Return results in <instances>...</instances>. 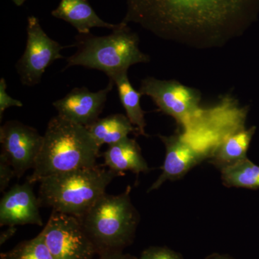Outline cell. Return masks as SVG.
<instances>
[{"label": "cell", "instance_id": "obj_22", "mask_svg": "<svg viewBox=\"0 0 259 259\" xmlns=\"http://www.w3.org/2000/svg\"><path fill=\"white\" fill-rule=\"evenodd\" d=\"M23 102L13 98L7 93V83L5 78L0 79V120H3L5 110L11 107H21Z\"/></svg>", "mask_w": 259, "mask_h": 259}, {"label": "cell", "instance_id": "obj_10", "mask_svg": "<svg viewBox=\"0 0 259 259\" xmlns=\"http://www.w3.org/2000/svg\"><path fill=\"white\" fill-rule=\"evenodd\" d=\"M115 82L110 80L106 88L92 92L82 87L74 88L66 96L53 102L58 115L78 125L88 127L98 120Z\"/></svg>", "mask_w": 259, "mask_h": 259}, {"label": "cell", "instance_id": "obj_16", "mask_svg": "<svg viewBox=\"0 0 259 259\" xmlns=\"http://www.w3.org/2000/svg\"><path fill=\"white\" fill-rule=\"evenodd\" d=\"M88 128L100 148L103 145L116 144L128 137V135L134 131L138 132L128 117L123 114H114L99 118Z\"/></svg>", "mask_w": 259, "mask_h": 259}, {"label": "cell", "instance_id": "obj_4", "mask_svg": "<svg viewBox=\"0 0 259 259\" xmlns=\"http://www.w3.org/2000/svg\"><path fill=\"white\" fill-rule=\"evenodd\" d=\"M139 42L137 33L123 22L105 36L78 34L75 44L77 51L66 59L65 69L83 66L102 71L109 80L113 81L120 75L127 73L133 65L149 62V56L140 50Z\"/></svg>", "mask_w": 259, "mask_h": 259}, {"label": "cell", "instance_id": "obj_19", "mask_svg": "<svg viewBox=\"0 0 259 259\" xmlns=\"http://www.w3.org/2000/svg\"><path fill=\"white\" fill-rule=\"evenodd\" d=\"M0 259H55L40 233L35 238L21 242L9 251L2 253Z\"/></svg>", "mask_w": 259, "mask_h": 259}, {"label": "cell", "instance_id": "obj_9", "mask_svg": "<svg viewBox=\"0 0 259 259\" xmlns=\"http://www.w3.org/2000/svg\"><path fill=\"white\" fill-rule=\"evenodd\" d=\"M44 136L18 120L5 122L0 128L2 153L11 163L16 178L33 169L41 150Z\"/></svg>", "mask_w": 259, "mask_h": 259}, {"label": "cell", "instance_id": "obj_6", "mask_svg": "<svg viewBox=\"0 0 259 259\" xmlns=\"http://www.w3.org/2000/svg\"><path fill=\"white\" fill-rule=\"evenodd\" d=\"M140 93L152 99L161 112L190 128L204 115L199 107L201 93L175 80L146 77L141 81Z\"/></svg>", "mask_w": 259, "mask_h": 259}, {"label": "cell", "instance_id": "obj_26", "mask_svg": "<svg viewBox=\"0 0 259 259\" xmlns=\"http://www.w3.org/2000/svg\"><path fill=\"white\" fill-rule=\"evenodd\" d=\"M17 6H22L26 0H12Z\"/></svg>", "mask_w": 259, "mask_h": 259}, {"label": "cell", "instance_id": "obj_2", "mask_svg": "<svg viewBox=\"0 0 259 259\" xmlns=\"http://www.w3.org/2000/svg\"><path fill=\"white\" fill-rule=\"evenodd\" d=\"M100 149L88 127L57 115L48 123L41 150L26 181L34 185L51 175L96 166Z\"/></svg>", "mask_w": 259, "mask_h": 259}, {"label": "cell", "instance_id": "obj_7", "mask_svg": "<svg viewBox=\"0 0 259 259\" xmlns=\"http://www.w3.org/2000/svg\"><path fill=\"white\" fill-rule=\"evenodd\" d=\"M40 233L55 259H93L97 253L79 218L74 216L52 211Z\"/></svg>", "mask_w": 259, "mask_h": 259}, {"label": "cell", "instance_id": "obj_5", "mask_svg": "<svg viewBox=\"0 0 259 259\" xmlns=\"http://www.w3.org/2000/svg\"><path fill=\"white\" fill-rule=\"evenodd\" d=\"M131 187L121 194H104L79 218L97 254L122 251L134 241L139 213L131 201Z\"/></svg>", "mask_w": 259, "mask_h": 259}, {"label": "cell", "instance_id": "obj_14", "mask_svg": "<svg viewBox=\"0 0 259 259\" xmlns=\"http://www.w3.org/2000/svg\"><path fill=\"white\" fill-rule=\"evenodd\" d=\"M105 166L117 173L131 171L139 175L150 171L147 162L143 156L141 148L136 140L125 138L108 146L103 153Z\"/></svg>", "mask_w": 259, "mask_h": 259}, {"label": "cell", "instance_id": "obj_3", "mask_svg": "<svg viewBox=\"0 0 259 259\" xmlns=\"http://www.w3.org/2000/svg\"><path fill=\"white\" fill-rule=\"evenodd\" d=\"M120 175L97 165L51 175L39 182V202L54 212L81 218Z\"/></svg>", "mask_w": 259, "mask_h": 259}, {"label": "cell", "instance_id": "obj_23", "mask_svg": "<svg viewBox=\"0 0 259 259\" xmlns=\"http://www.w3.org/2000/svg\"><path fill=\"white\" fill-rule=\"evenodd\" d=\"M99 259H139L131 254H125L122 251L110 252L100 255Z\"/></svg>", "mask_w": 259, "mask_h": 259}, {"label": "cell", "instance_id": "obj_18", "mask_svg": "<svg viewBox=\"0 0 259 259\" xmlns=\"http://www.w3.org/2000/svg\"><path fill=\"white\" fill-rule=\"evenodd\" d=\"M221 170L223 184L227 187L259 188V166L247 158Z\"/></svg>", "mask_w": 259, "mask_h": 259}, {"label": "cell", "instance_id": "obj_13", "mask_svg": "<svg viewBox=\"0 0 259 259\" xmlns=\"http://www.w3.org/2000/svg\"><path fill=\"white\" fill-rule=\"evenodd\" d=\"M51 15L72 25L79 34L91 33L92 29L95 28L112 30L118 26V24L102 20L88 0H61L57 8L51 12Z\"/></svg>", "mask_w": 259, "mask_h": 259}, {"label": "cell", "instance_id": "obj_15", "mask_svg": "<svg viewBox=\"0 0 259 259\" xmlns=\"http://www.w3.org/2000/svg\"><path fill=\"white\" fill-rule=\"evenodd\" d=\"M255 131V127H252L238 130L227 136L214 150L209 162L222 169L247 158V151Z\"/></svg>", "mask_w": 259, "mask_h": 259}, {"label": "cell", "instance_id": "obj_25", "mask_svg": "<svg viewBox=\"0 0 259 259\" xmlns=\"http://www.w3.org/2000/svg\"><path fill=\"white\" fill-rule=\"evenodd\" d=\"M207 259H232L230 257L227 256V255H223L219 254H214L210 255L208 258Z\"/></svg>", "mask_w": 259, "mask_h": 259}, {"label": "cell", "instance_id": "obj_20", "mask_svg": "<svg viewBox=\"0 0 259 259\" xmlns=\"http://www.w3.org/2000/svg\"><path fill=\"white\" fill-rule=\"evenodd\" d=\"M139 259H183L179 253L166 247H150L143 251Z\"/></svg>", "mask_w": 259, "mask_h": 259}, {"label": "cell", "instance_id": "obj_8", "mask_svg": "<svg viewBox=\"0 0 259 259\" xmlns=\"http://www.w3.org/2000/svg\"><path fill=\"white\" fill-rule=\"evenodd\" d=\"M26 31L25 52L15 67L24 86L34 87L40 82L48 67L63 59L61 52L66 47L47 35L36 17H29Z\"/></svg>", "mask_w": 259, "mask_h": 259}, {"label": "cell", "instance_id": "obj_24", "mask_svg": "<svg viewBox=\"0 0 259 259\" xmlns=\"http://www.w3.org/2000/svg\"><path fill=\"white\" fill-rule=\"evenodd\" d=\"M17 231V228L15 226H8V229L2 232L0 234V245H3L10 239Z\"/></svg>", "mask_w": 259, "mask_h": 259}, {"label": "cell", "instance_id": "obj_17", "mask_svg": "<svg viewBox=\"0 0 259 259\" xmlns=\"http://www.w3.org/2000/svg\"><path fill=\"white\" fill-rule=\"evenodd\" d=\"M117 87L119 97L122 107L126 112V116L139 134L147 136L146 134V122L145 112L141 106V97L139 91L135 90L127 76V73L120 75L113 80Z\"/></svg>", "mask_w": 259, "mask_h": 259}, {"label": "cell", "instance_id": "obj_12", "mask_svg": "<svg viewBox=\"0 0 259 259\" xmlns=\"http://www.w3.org/2000/svg\"><path fill=\"white\" fill-rule=\"evenodd\" d=\"M159 138L166 148V157L161 167V175L148 189V192L158 190L166 181L180 180L207 158L186 141L182 134L159 136Z\"/></svg>", "mask_w": 259, "mask_h": 259}, {"label": "cell", "instance_id": "obj_11", "mask_svg": "<svg viewBox=\"0 0 259 259\" xmlns=\"http://www.w3.org/2000/svg\"><path fill=\"white\" fill-rule=\"evenodd\" d=\"M40 202L28 181L17 184L5 192L0 202V226L36 225L42 226Z\"/></svg>", "mask_w": 259, "mask_h": 259}, {"label": "cell", "instance_id": "obj_1", "mask_svg": "<svg viewBox=\"0 0 259 259\" xmlns=\"http://www.w3.org/2000/svg\"><path fill=\"white\" fill-rule=\"evenodd\" d=\"M251 0H126L122 22L194 48L222 47L244 28Z\"/></svg>", "mask_w": 259, "mask_h": 259}, {"label": "cell", "instance_id": "obj_21", "mask_svg": "<svg viewBox=\"0 0 259 259\" xmlns=\"http://www.w3.org/2000/svg\"><path fill=\"white\" fill-rule=\"evenodd\" d=\"M15 173L11 163L3 153L0 154V192H4L10 182L15 178Z\"/></svg>", "mask_w": 259, "mask_h": 259}]
</instances>
